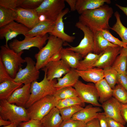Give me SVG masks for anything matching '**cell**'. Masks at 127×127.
<instances>
[{"label": "cell", "instance_id": "cell-1", "mask_svg": "<svg viewBox=\"0 0 127 127\" xmlns=\"http://www.w3.org/2000/svg\"><path fill=\"white\" fill-rule=\"evenodd\" d=\"M113 13L112 8L104 4L96 9L84 11L79 16V21L93 33L109 30V21Z\"/></svg>", "mask_w": 127, "mask_h": 127}, {"label": "cell", "instance_id": "cell-2", "mask_svg": "<svg viewBox=\"0 0 127 127\" xmlns=\"http://www.w3.org/2000/svg\"><path fill=\"white\" fill-rule=\"evenodd\" d=\"M44 71L43 79L40 82L34 81L31 84V95L25 108L27 109L36 101L46 96L53 95L55 93L56 89L55 87L57 82L56 79L52 80H48L46 77V69L44 68L41 69Z\"/></svg>", "mask_w": 127, "mask_h": 127}, {"label": "cell", "instance_id": "cell-3", "mask_svg": "<svg viewBox=\"0 0 127 127\" xmlns=\"http://www.w3.org/2000/svg\"><path fill=\"white\" fill-rule=\"evenodd\" d=\"M0 60L6 70L10 77L14 79L22 64L25 62L24 59L21 57L23 51L19 53L10 49L8 45L0 47Z\"/></svg>", "mask_w": 127, "mask_h": 127}, {"label": "cell", "instance_id": "cell-4", "mask_svg": "<svg viewBox=\"0 0 127 127\" xmlns=\"http://www.w3.org/2000/svg\"><path fill=\"white\" fill-rule=\"evenodd\" d=\"M0 117L18 125L30 120L27 109L10 103L7 100H0Z\"/></svg>", "mask_w": 127, "mask_h": 127}, {"label": "cell", "instance_id": "cell-5", "mask_svg": "<svg viewBox=\"0 0 127 127\" xmlns=\"http://www.w3.org/2000/svg\"><path fill=\"white\" fill-rule=\"evenodd\" d=\"M63 42L61 39L53 36H50L45 45L35 55L36 60V67L38 70L44 67L51 57L60 50L63 47Z\"/></svg>", "mask_w": 127, "mask_h": 127}, {"label": "cell", "instance_id": "cell-6", "mask_svg": "<svg viewBox=\"0 0 127 127\" xmlns=\"http://www.w3.org/2000/svg\"><path fill=\"white\" fill-rule=\"evenodd\" d=\"M65 0H44L35 9L39 18L40 21H55L65 7Z\"/></svg>", "mask_w": 127, "mask_h": 127}, {"label": "cell", "instance_id": "cell-7", "mask_svg": "<svg viewBox=\"0 0 127 127\" xmlns=\"http://www.w3.org/2000/svg\"><path fill=\"white\" fill-rule=\"evenodd\" d=\"M58 101L53 95L47 96L36 101L27 109L30 119L41 121L56 107Z\"/></svg>", "mask_w": 127, "mask_h": 127}, {"label": "cell", "instance_id": "cell-8", "mask_svg": "<svg viewBox=\"0 0 127 127\" xmlns=\"http://www.w3.org/2000/svg\"><path fill=\"white\" fill-rule=\"evenodd\" d=\"M75 26L83 32L84 37L79 44L75 47L70 45L67 48L79 54L82 58H84L88 54L93 52L94 45V33L87 27L79 21Z\"/></svg>", "mask_w": 127, "mask_h": 127}, {"label": "cell", "instance_id": "cell-9", "mask_svg": "<svg viewBox=\"0 0 127 127\" xmlns=\"http://www.w3.org/2000/svg\"><path fill=\"white\" fill-rule=\"evenodd\" d=\"M79 97L84 103L95 107H101L99 101V96L95 84H85L79 80L74 86Z\"/></svg>", "mask_w": 127, "mask_h": 127}, {"label": "cell", "instance_id": "cell-10", "mask_svg": "<svg viewBox=\"0 0 127 127\" xmlns=\"http://www.w3.org/2000/svg\"><path fill=\"white\" fill-rule=\"evenodd\" d=\"M27 65L26 67L20 68L14 81L15 82L26 85L37 81L39 78L40 72L36 67V63L31 58H24Z\"/></svg>", "mask_w": 127, "mask_h": 127}, {"label": "cell", "instance_id": "cell-11", "mask_svg": "<svg viewBox=\"0 0 127 127\" xmlns=\"http://www.w3.org/2000/svg\"><path fill=\"white\" fill-rule=\"evenodd\" d=\"M24 36V39L21 41L15 39L9 42V48L17 53L24 50H29L33 47H36L40 50L46 44L49 37L47 34L43 36L31 37L25 36Z\"/></svg>", "mask_w": 127, "mask_h": 127}, {"label": "cell", "instance_id": "cell-12", "mask_svg": "<svg viewBox=\"0 0 127 127\" xmlns=\"http://www.w3.org/2000/svg\"><path fill=\"white\" fill-rule=\"evenodd\" d=\"M15 10L16 13L15 21L30 29L33 28L39 22V17L35 9L18 7Z\"/></svg>", "mask_w": 127, "mask_h": 127}, {"label": "cell", "instance_id": "cell-13", "mask_svg": "<svg viewBox=\"0 0 127 127\" xmlns=\"http://www.w3.org/2000/svg\"><path fill=\"white\" fill-rule=\"evenodd\" d=\"M30 30L22 24L14 21L0 28V39H2L5 38V45L8 46V43L9 40L20 34L25 36Z\"/></svg>", "mask_w": 127, "mask_h": 127}, {"label": "cell", "instance_id": "cell-14", "mask_svg": "<svg viewBox=\"0 0 127 127\" xmlns=\"http://www.w3.org/2000/svg\"><path fill=\"white\" fill-rule=\"evenodd\" d=\"M106 117L112 118L125 125L126 122L121 115L122 104L112 97L103 103L101 106Z\"/></svg>", "mask_w": 127, "mask_h": 127}, {"label": "cell", "instance_id": "cell-15", "mask_svg": "<svg viewBox=\"0 0 127 127\" xmlns=\"http://www.w3.org/2000/svg\"><path fill=\"white\" fill-rule=\"evenodd\" d=\"M123 48L117 46L111 47L103 52L94 65V67L103 69L112 66L117 56L120 53Z\"/></svg>", "mask_w": 127, "mask_h": 127}, {"label": "cell", "instance_id": "cell-16", "mask_svg": "<svg viewBox=\"0 0 127 127\" xmlns=\"http://www.w3.org/2000/svg\"><path fill=\"white\" fill-rule=\"evenodd\" d=\"M44 68L46 69V77L49 80L61 78L68 72L71 68L62 60L56 62H49Z\"/></svg>", "mask_w": 127, "mask_h": 127}, {"label": "cell", "instance_id": "cell-17", "mask_svg": "<svg viewBox=\"0 0 127 127\" xmlns=\"http://www.w3.org/2000/svg\"><path fill=\"white\" fill-rule=\"evenodd\" d=\"M69 11L68 8H66L61 12L55 21V25L53 30L49 34L50 35L53 36L61 39L64 42L71 43L75 39V37L70 36L65 32L63 20L64 16Z\"/></svg>", "mask_w": 127, "mask_h": 127}, {"label": "cell", "instance_id": "cell-18", "mask_svg": "<svg viewBox=\"0 0 127 127\" xmlns=\"http://www.w3.org/2000/svg\"><path fill=\"white\" fill-rule=\"evenodd\" d=\"M31 84L24 85L16 89L8 98L7 101L11 103L25 107L30 96Z\"/></svg>", "mask_w": 127, "mask_h": 127}, {"label": "cell", "instance_id": "cell-19", "mask_svg": "<svg viewBox=\"0 0 127 127\" xmlns=\"http://www.w3.org/2000/svg\"><path fill=\"white\" fill-rule=\"evenodd\" d=\"M102 110L100 107H93L92 105H89L76 113L71 119L81 121L86 123L97 118L98 113L101 112Z\"/></svg>", "mask_w": 127, "mask_h": 127}, {"label": "cell", "instance_id": "cell-20", "mask_svg": "<svg viewBox=\"0 0 127 127\" xmlns=\"http://www.w3.org/2000/svg\"><path fill=\"white\" fill-rule=\"evenodd\" d=\"M55 23V21H39L33 28L27 32L26 36L31 37L44 36L53 30Z\"/></svg>", "mask_w": 127, "mask_h": 127}, {"label": "cell", "instance_id": "cell-21", "mask_svg": "<svg viewBox=\"0 0 127 127\" xmlns=\"http://www.w3.org/2000/svg\"><path fill=\"white\" fill-rule=\"evenodd\" d=\"M79 76L75 69L71 68L63 77L57 79L55 87L58 90L66 87H73L79 80Z\"/></svg>", "mask_w": 127, "mask_h": 127}, {"label": "cell", "instance_id": "cell-22", "mask_svg": "<svg viewBox=\"0 0 127 127\" xmlns=\"http://www.w3.org/2000/svg\"><path fill=\"white\" fill-rule=\"evenodd\" d=\"M111 3L110 0H77L76 10L80 15L85 11L98 8L105 3L110 4Z\"/></svg>", "mask_w": 127, "mask_h": 127}, {"label": "cell", "instance_id": "cell-23", "mask_svg": "<svg viewBox=\"0 0 127 127\" xmlns=\"http://www.w3.org/2000/svg\"><path fill=\"white\" fill-rule=\"evenodd\" d=\"M76 70L79 77L86 82L95 84L104 78L103 70L101 68L94 67L85 71Z\"/></svg>", "mask_w": 127, "mask_h": 127}, {"label": "cell", "instance_id": "cell-24", "mask_svg": "<svg viewBox=\"0 0 127 127\" xmlns=\"http://www.w3.org/2000/svg\"><path fill=\"white\" fill-rule=\"evenodd\" d=\"M44 127H59L63 121L59 110L53 108L41 120Z\"/></svg>", "mask_w": 127, "mask_h": 127}, {"label": "cell", "instance_id": "cell-25", "mask_svg": "<svg viewBox=\"0 0 127 127\" xmlns=\"http://www.w3.org/2000/svg\"><path fill=\"white\" fill-rule=\"evenodd\" d=\"M61 60L65 61L71 68L76 69L82 58L79 54L66 48L62 47L60 50Z\"/></svg>", "mask_w": 127, "mask_h": 127}, {"label": "cell", "instance_id": "cell-26", "mask_svg": "<svg viewBox=\"0 0 127 127\" xmlns=\"http://www.w3.org/2000/svg\"><path fill=\"white\" fill-rule=\"evenodd\" d=\"M23 84L8 80L0 83V99L7 100L16 89L22 87Z\"/></svg>", "mask_w": 127, "mask_h": 127}, {"label": "cell", "instance_id": "cell-27", "mask_svg": "<svg viewBox=\"0 0 127 127\" xmlns=\"http://www.w3.org/2000/svg\"><path fill=\"white\" fill-rule=\"evenodd\" d=\"M95 85L99 96V103L102 104L112 97L113 89L104 78Z\"/></svg>", "mask_w": 127, "mask_h": 127}, {"label": "cell", "instance_id": "cell-28", "mask_svg": "<svg viewBox=\"0 0 127 127\" xmlns=\"http://www.w3.org/2000/svg\"><path fill=\"white\" fill-rule=\"evenodd\" d=\"M94 49L93 53L99 54L108 48L118 46L110 43L102 36L101 31L94 33Z\"/></svg>", "mask_w": 127, "mask_h": 127}, {"label": "cell", "instance_id": "cell-29", "mask_svg": "<svg viewBox=\"0 0 127 127\" xmlns=\"http://www.w3.org/2000/svg\"><path fill=\"white\" fill-rule=\"evenodd\" d=\"M102 52L99 54L90 53L84 58L80 60L78 66L76 69L77 70L85 71L94 67V65L102 54Z\"/></svg>", "mask_w": 127, "mask_h": 127}, {"label": "cell", "instance_id": "cell-30", "mask_svg": "<svg viewBox=\"0 0 127 127\" xmlns=\"http://www.w3.org/2000/svg\"><path fill=\"white\" fill-rule=\"evenodd\" d=\"M114 15L116 19V22L110 28V29L115 32L119 35L123 42L127 44V28L122 23L119 12L116 11Z\"/></svg>", "mask_w": 127, "mask_h": 127}, {"label": "cell", "instance_id": "cell-31", "mask_svg": "<svg viewBox=\"0 0 127 127\" xmlns=\"http://www.w3.org/2000/svg\"><path fill=\"white\" fill-rule=\"evenodd\" d=\"M16 16L15 10L0 6V28L15 20Z\"/></svg>", "mask_w": 127, "mask_h": 127}, {"label": "cell", "instance_id": "cell-32", "mask_svg": "<svg viewBox=\"0 0 127 127\" xmlns=\"http://www.w3.org/2000/svg\"><path fill=\"white\" fill-rule=\"evenodd\" d=\"M118 74H126L127 67V58L122 48L112 66Z\"/></svg>", "mask_w": 127, "mask_h": 127}, {"label": "cell", "instance_id": "cell-33", "mask_svg": "<svg viewBox=\"0 0 127 127\" xmlns=\"http://www.w3.org/2000/svg\"><path fill=\"white\" fill-rule=\"evenodd\" d=\"M58 101L67 98L78 96L77 93L73 87H66L57 90L53 95Z\"/></svg>", "mask_w": 127, "mask_h": 127}, {"label": "cell", "instance_id": "cell-34", "mask_svg": "<svg viewBox=\"0 0 127 127\" xmlns=\"http://www.w3.org/2000/svg\"><path fill=\"white\" fill-rule=\"evenodd\" d=\"M104 79L113 89L117 83L118 73L112 66L103 69Z\"/></svg>", "mask_w": 127, "mask_h": 127}, {"label": "cell", "instance_id": "cell-35", "mask_svg": "<svg viewBox=\"0 0 127 127\" xmlns=\"http://www.w3.org/2000/svg\"><path fill=\"white\" fill-rule=\"evenodd\" d=\"M85 103L78 97H71L57 101L56 107L59 110L64 108L75 105L83 107Z\"/></svg>", "mask_w": 127, "mask_h": 127}, {"label": "cell", "instance_id": "cell-36", "mask_svg": "<svg viewBox=\"0 0 127 127\" xmlns=\"http://www.w3.org/2000/svg\"><path fill=\"white\" fill-rule=\"evenodd\" d=\"M112 97L122 104H127V91L118 83L113 89Z\"/></svg>", "mask_w": 127, "mask_h": 127}, {"label": "cell", "instance_id": "cell-37", "mask_svg": "<svg viewBox=\"0 0 127 127\" xmlns=\"http://www.w3.org/2000/svg\"><path fill=\"white\" fill-rule=\"evenodd\" d=\"M83 107L75 105L60 109V112L63 121L71 119L76 113L83 108Z\"/></svg>", "mask_w": 127, "mask_h": 127}, {"label": "cell", "instance_id": "cell-38", "mask_svg": "<svg viewBox=\"0 0 127 127\" xmlns=\"http://www.w3.org/2000/svg\"><path fill=\"white\" fill-rule=\"evenodd\" d=\"M101 32L103 37L110 43L122 48H127V43L123 42L113 36L109 30H103Z\"/></svg>", "mask_w": 127, "mask_h": 127}, {"label": "cell", "instance_id": "cell-39", "mask_svg": "<svg viewBox=\"0 0 127 127\" xmlns=\"http://www.w3.org/2000/svg\"><path fill=\"white\" fill-rule=\"evenodd\" d=\"M24 0H0V6L7 8L15 10Z\"/></svg>", "mask_w": 127, "mask_h": 127}, {"label": "cell", "instance_id": "cell-40", "mask_svg": "<svg viewBox=\"0 0 127 127\" xmlns=\"http://www.w3.org/2000/svg\"><path fill=\"white\" fill-rule=\"evenodd\" d=\"M43 1L44 0H24L19 7L35 9L39 6Z\"/></svg>", "mask_w": 127, "mask_h": 127}, {"label": "cell", "instance_id": "cell-41", "mask_svg": "<svg viewBox=\"0 0 127 127\" xmlns=\"http://www.w3.org/2000/svg\"><path fill=\"white\" fill-rule=\"evenodd\" d=\"M59 127H86V123L81 121L70 119L63 121Z\"/></svg>", "mask_w": 127, "mask_h": 127}, {"label": "cell", "instance_id": "cell-42", "mask_svg": "<svg viewBox=\"0 0 127 127\" xmlns=\"http://www.w3.org/2000/svg\"><path fill=\"white\" fill-rule=\"evenodd\" d=\"M19 125L20 127H44L40 121L33 119L21 122Z\"/></svg>", "mask_w": 127, "mask_h": 127}, {"label": "cell", "instance_id": "cell-43", "mask_svg": "<svg viewBox=\"0 0 127 127\" xmlns=\"http://www.w3.org/2000/svg\"><path fill=\"white\" fill-rule=\"evenodd\" d=\"M13 79L8 73L0 60V83L6 81Z\"/></svg>", "mask_w": 127, "mask_h": 127}, {"label": "cell", "instance_id": "cell-44", "mask_svg": "<svg viewBox=\"0 0 127 127\" xmlns=\"http://www.w3.org/2000/svg\"><path fill=\"white\" fill-rule=\"evenodd\" d=\"M117 83L124 87L127 91V75L118 74L117 77Z\"/></svg>", "mask_w": 127, "mask_h": 127}, {"label": "cell", "instance_id": "cell-45", "mask_svg": "<svg viewBox=\"0 0 127 127\" xmlns=\"http://www.w3.org/2000/svg\"><path fill=\"white\" fill-rule=\"evenodd\" d=\"M97 118L100 127H108L107 117L104 112L98 113Z\"/></svg>", "mask_w": 127, "mask_h": 127}, {"label": "cell", "instance_id": "cell-46", "mask_svg": "<svg viewBox=\"0 0 127 127\" xmlns=\"http://www.w3.org/2000/svg\"><path fill=\"white\" fill-rule=\"evenodd\" d=\"M108 127H126L115 120L107 117Z\"/></svg>", "mask_w": 127, "mask_h": 127}, {"label": "cell", "instance_id": "cell-47", "mask_svg": "<svg viewBox=\"0 0 127 127\" xmlns=\"http://www.w3.org/2000/svg\"><path fill=\"white\" fill-rule=\"evenodd\" d=\"M86 127H100L97 118H95L87 123Z\"/></svg>", "mask_w": 127, "mask_h": 127}, {"label": "cell", "instance_id": "cell-48", "mask_svg": "<svg viewBox=\"0 0 127 127\" xmlns=\"http://www.w3.org/2000/svg\"><path fill=\"white\" fill-rule=\"evenodd\" d=\"M77 0H65L66 2L69 6L71 10L74 11L76 10V3Z\"/></svg>", "mask_w": 127, "mask_h": 127}, {"label": "cell", "instance_id": "cell-49", "mask_svg": "<svg viewBox=\"0 0 127 127\" xmlns=\"http://www.w3.org/2000/svg\"><path fill=\"white\" fill-rule=\"evenodd\" d=\"M122 104V115L124 120L127 122V104Z\"/></svg>", "mask_w": 127, "mask_h": 127}, {"label": "cell", "instance_id": "cell-50", "mask_svg": "<svg viewBox=\"0 0 127 127\" xmlns=\"http://www.w3.org/2000/svg\"><path fill=\"white\" fill-rule=\"evenodd\" d=\"M61 60V55L60 51L53 55L50 59L49 62L50 61L56 62Z\"/></svg>", "mask_w": 127, "mask_h": 127}, {"label": "cell", "instance_id": "cell-51", "mask_svg": "<svg viewBox=\"0 0 127 127\" xmlns=\"http://www.w3.org/2000/svg\"><path fill=\"white\" fill-rule=\"evenodd\" d=\"M12 123L9 121L5 120L2 119L0 117V126H6L11 124Z\"/></svg>", "mask_w": 127, "mask_h": 127}, {"label": "cell", "instance_id": "cell-52", "mask_svg": "<svg viewBox=\"0 0 127 127\" xmlns=\"http://www.w3.org/2000/svg\"><path fill=\"white\" fill-rule=\"evenodd\" d=\"M115 5L121 10L127 16V6L126 7H123L117 4H115Z\"/></svg>", "mask_w": 127, "mask_h": 127}, {"label": "cell", "instance_id": "cell-53", "mask_svg": "<svg viewBox=\"0 0 127 127\" xmlns=\"http://www.w3.org/2000/svg\"><path fill=\"white\" fill-rule=\"evenodd\" d=\"M18 125L16 123H12L8 125L1 127H18Z\"/></svg>", "mask_w": 127, "mask_h": 127}, {"label": "cell", "instance_id": "cell-54", "mask_svg": "<svg viewBox=\"0 0 127 127\" xmlns=\"http://www.w3.org/2000/svg\"><path fill=\"white\" fill-rule=\"evenodd\" d=\"M123 49L127 58V48H123Z\"/></svg>", "mask_w": 127, "mask_h": 127}, {"label": "cell", "instance_id": "cell-55", "mask_svg": "<svg viewBox=\"0 0 127 127\" xmlns=\"http://www.w3.org/2000/svg\"><path fill=\"white\" fill-rule=\"evenodd\" d=\"M126 73L127 75V70H126Z\"/></svg>", "mask_w": 127, "mask_h": 127}, {"label": "cell", "instance_id": "cell-56", "mask_svg": "<svg viewBox=\"0 0 127 127\" xmlns=\"http://www.w3.org/2000/svg\"></svg>", "mask_w": 127, "mask_h": 127}]
</instances>
